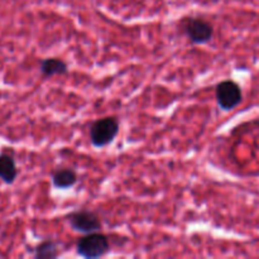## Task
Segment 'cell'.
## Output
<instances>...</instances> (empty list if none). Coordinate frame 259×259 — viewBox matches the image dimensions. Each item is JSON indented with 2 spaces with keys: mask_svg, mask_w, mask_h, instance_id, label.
I'll list each match as a JSON object with an SVG mask.
<instances>
[{
  "mask_svg": "<svg viewBox=\"0 0 259 259\" xmlns=\"http://www.w3.org/2000/svg\"><path fill=\"white\" fill-rule=\"evenodd\" d=\"M39 70L43 77L50 78L56 75H66L68 72V65L66 63V61L61 60V58L50 57L40 61Z\"/></svg>",
  "mask_w": 259,
  "mask_h": 259,
  "instance_id": "obj_8",
  "label": "cell"
},
{
  "mask_svg": "<svg viewBox=\"0 0 259 259\" xmlns=\"http://www.w3.org/2000/svg\"><path fill=\"white\" fill-rule=\"evenodd\" d=\"M66 220L73 230L82 234L100 232L103 229L101 218L90 210H76L66 215Z\"/></svg>",
  "mask_w": 259,
  "mask_h": 259,
  "instance_id": "obj_5",
  "label": "cell"
},
{
  "mask_svg": "<svg viewBox=\"0 0 259 259\" xmlns=\"http://www.w3.org/2000/svg\"><path fill=\"white\" fill-rule=\"evenodd\" d=\"M181 32L191 45H206L214 37V25L201 17H187L181 22Z\"/></svg>",
  "mask_w": 259,
  "mask_h": 259,
  "instance_id": "obj_3",
  "label": "cell"
},
{
  "mask_svg": "<svg viewBox=\"0 0 259 259\" xmlns=\"http://www.w3.org/2000/svg\"><path fill=\"white\" fill-rule=\"evenodd\" d=\"M58 257V243L52 239H46L34 248L33 258L52 259Z\"/></svg>",
  "mask_w": 259,
  "mask_h": 259,
  "instance_id": "obj_9",
  "label": "cell"
},
{
  "mask_svg": "<svg viewBox=\"0 0 259 259\" xmlns=\"http://www.w3.org/2000/svg\"><path fill=\"white\" fill-rule=\"evenodd\" d=\"M109 252H110L109 238L100 232L83 234L76 242V253L82 258H101Z\"/></svg>",
  "mask_w": 259,
  "mask_h": 259,
  "instance_id": "obj_2",
  "label": "cell"
},
{
  "mask_svg": "<svg viewBox=\"0 0 259 259\" xmlns=\"http://www.w3.org/2000/svg\"><path fill=\"white\" fill-rule=\"evenodd\" d=\"M18 167L15 158L9 153H0V180L5 185H13L17 180Z\"/></svg>",
  "mask_w": 259,
  "mask_h": 259,
  "instance_id": "obj_7",
  "label": "cell"
},
{
  "mask_svg": "<svg viewBox=\"0 0 259 259\" xmlns=\"http://www.w3.org/2000/svg\"><path fill=\"white\" fill-rule=\"evenodd\" d=\"M77 174L70 167H61L52 174V185L57 190H68L77 184Z\"/></svg>",
  "mask_w": 259,
  "mask_h": 259,
  "instance_id": "obj_6",
  "label": "cell"
},
{
  "mask_svg": "<svg viewBox=\"0 0 259 259\" xmlns=\"http://www.w3.org/2000/svg\"><path fill=\"white\" fill-rule=\"evenodd\" d=\"M119 120L115 116H104L94 121L89 128L90 143L95 148H104L114 142L119 133Z\"/></svg>",
  "mask_w": 259,
  "mask_h": 259,
  "instance_id": "obj_1",
  "label": "cell"
},
{
  "mask_svg": "<svg viewBox=\"0 0 259 259\" xmlns=\"http://www.w3.org/2000/svg\"><path fill=\"white\" fill-rule=\"evenodd\" d=\"M215 99L222 110H234L243 101V90L237 81L224 80L215 88Z\"/></svg>",
  "mask_w": 259,
  "mask_h": 259,
  "instance_id": "obj_4",
  "label": "cell"
}]
</instances>
